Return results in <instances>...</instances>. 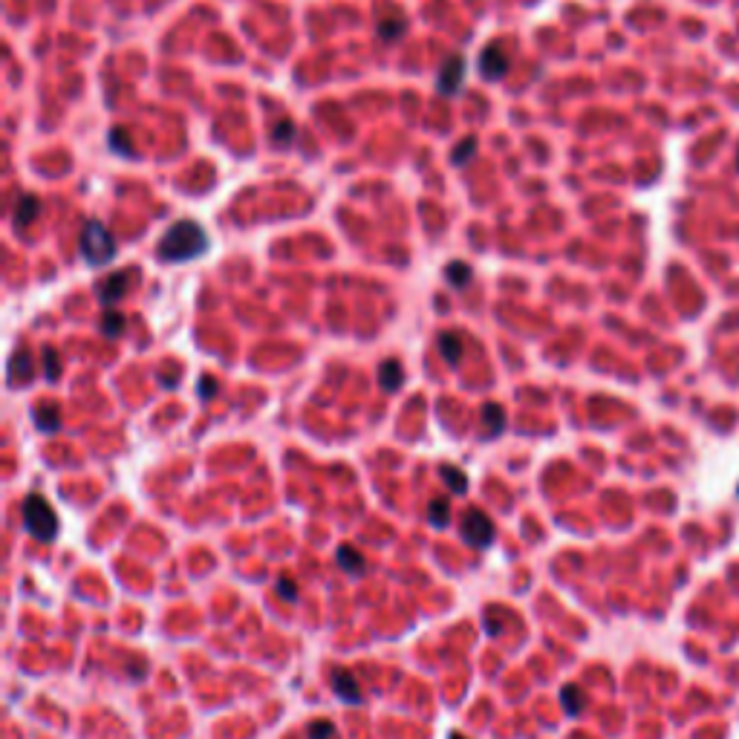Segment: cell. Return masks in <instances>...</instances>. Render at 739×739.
<instances>
[{
	"label": "cell",
	"instance_id": "obj_1",
	"mask_svg": "<svg viewBox=\"0 0 739 739\" xmlns=\"http://www.w3.org/2000/svg\"><path fill=\"white\" fill-rule=\"evenodd\" d=\"M205 249H208L205 228L194 220H179L162 234L156 254L165 263H183V260H196L200 254H205Z\"/></svg>",
	"mask_w": 739,
	"mask_h": 739
},
{
	"label": "cell",
	"instance_id": "obj_2",
	"mask_svg": "<svg viewBox=\"0 0 739 739\" xmlns=\"http://www.w3.org/2000/svg\"><path fill=\"white\" fill-rule=\"evenodd\" d=\"M21 517H24L26 532L35 540H41V543H53V540L58 537V514L41 494H29L24 500Z\"/></svg>",
	"mask_w": 739,
	"mask_h": 739
},
{
	"label": "cell",
	"instance_id": "obj_3",
	"mask_svg": "<svg viewBox=\"0 0 739 739\" xmlns=\"http://www.w3.org/2000/svg\"><path fill=\"white\" fill-rule=\"evenodd\" d=\"M81 257H84L90 266H107V263L116 257V240L107 232V225L87 220L84 228H81Z\"/></svg>",
	"mask_w": 739,
	"mask_h": 739
},
{
	"label": "cell",
	"instance_id": "obj_4",
	"mask_svg": "<svg viewBox=\"0 0 739 739\" xmlns=\"http://www.w3.org/2000/svg\"><path fill=\"white\" fill-rule=\"evenodd\" d=\"M494 520L480 508H468L462 514V540L471 549H488L494 543Z\"/></svg>",
	"mask_w": 739,
	"mask_h": 739
},
{
	"label": "cell",
	"instance_id": "obj_5",
	"mask_svg": "<svg viewBox=\"0 0 739 739\" xmlns=\"http://www.w3.org/2000/svg\"><path fill=\"white\" fill-rule=\"evenodd\" d=\"M139 277V269H119V272H113V274H107L102 283H98V289H95V298H98V303L102 306H116L124 294H127V289H130V283H133Z\"/></svg>",
	"mask_w": 739,
	"mask_h": 739
},
{
	"label": "cell",
	"instance_id": "obj_6",
	"mask_svg": "<svg viewBox=\"0 0 739 739\" xmlns=\"http://www.w3.org/2000/svg\"><path fill=\"white\" fill-rule=\"evenodd\" d=\"M462 81H465V58L462 55H448L445 64L439 67V75H436V90L442 95H456L462 90Z\"/></svg>",
	"mask_w": 739,
	"mask_h": 739
},
{
	"label": "cell",
	"instance_id": "obj_7",
	"mask_svg": "<svg viewBox=\"0 0 739 739\" xmlns=\"http://www.w3.org/2000/svg\"><path fill=\"white\" fill-rule=\"evenodd\" d=\"M477 70H480V75H483L485 81H500V78L508 73V55H505L503 44H488V46L483 49Z\"/></svg>",
	"mask_w": 739,
	"mask_h": 739
},
{
	"label": "cell",
	"instance_id": "obj_8",
	"mask_svg": "<svg viewBox=\"0 0 739 739\" xmlns=\"http://www.w3.org/2000/svg\"><path fill=\"white\" fill-rule=\"evenodd\" d=\"M330 684H333V693L347 702V704H361V684L355 679L353 670H344V667H335L330 673Z\"/></svg>",
	"mask_w": 739,
	"mask_h": 739
},
{
	"label": "cell",
	"instance_id": "obj_9",
	"mask_svg": "<svg viewBox=\"0 0 739 739\" xmlns=\"http://www.w3.org/2000/svg\"><path fill=\"white\" fill-rule=\"evenodd\" d=\"M335 561H338V566L344 569L350 574V578H361V574H364V569H367V563H364V554H358V549H353V546H338V552H335Z\"/></svg>",
	"mask_w": 739,
	"mask_h": 739
},
{
	"label": "cell",
	"instance_id": "obj_10",
	"mask_svg": "<svg viewBox=\"0 0 739 739\" xmlns=\"http://www.w3.org/2000/svg\"><path fill=\"white\" fill-rule=\"evenodd\" d=\"M41 214V203H38V196H32V194H24L18 196V203H15V211H12V220L15 225H32L38 220Z\"/></svg>",
	"mask_w": 739,
	"mask_h": 739
},
{
	"label": "cell",
	"instance_id": "obj_11",
	"mask_svg": "<svg viewBox=\"0 0 739 739\" xmlns=\"http://www.w3.org/2000/svg\"><path fill=\"white\" fill-rule=\"evenodd\" d=\"M379 384H382V390H387V393H396V390H402V384H404V367L399 364V361H384V364L379 367Z\"/></svg>",
	"mask_w": 739,
	"mask_h": 739
},
{
	"label": "cell",
	"instance_id": "obj_12",
	"mask_svg": "<svg viewBox=\"0 0 739 739\" xmlns=\"http://www.w3.org/2000/svg\"><path fill=\"white\" fill-rule=\"evenodd\" d=\"M32 419H35L38 431H44V433H55L61 428V410L55 404H38L32 410Z\"/></svg>",
	"mask_w": 739,
	"mask_h": 739
},
{
	"label": "cell",
	"instance_id": "obj_13",
	"mask_svg": "<svg viewBox=\"0 0 739 739\" xmlns=\"http://www.w3.org/2000/svg\"><path fill=\"white\" fill-rule=\"evenodd\" d=\"M505 431V413L500 404H485L483 407V433L488 439H497Z\"/></svg>",
	"mask_w": 739,
	"mask_h": 739
},
{
	"label": "cell",
	"instance_id": "obj_14",
	"mask_svg": "<svg viewBox=\"0 0 739 739\" xmlns=\"http://www.w3.org/2000/svg\"><path fill=\"white\" fill-rule=\"evenodd\" d=\"M561 704H563V711H566L569 716H578V713H583V708H586V693L581 691L578 684H566L563 691H561Z\"/></svg>",
	"mask_w": 739,
	"mask_h": 739
},
{
	"label": "cell",
	"instance_id": "obj_15",
	"mask_svg": "<svg viewBox=\"0 0 739 739\" xmlns=\"http://www.w3.org/2000/svg\"><path fill=\"white\" fill-rule=\"evenodd\" d=\"M428 520L433 529H448L451 523V500L448 497H433L428 503Z\"/></svg>",
	"mask_w": 739,
	"mask_h": 739
},
{
	"label": "cell",
	"instance_id": "obj_16",
	"mask_svg": "<svg viewBox=\"0 0 739 739\" xmlns=\"http://www.w3.org/2000/svg\"><path fill=\"white\" fill-rule=\"evenodd\" d=\"M294 139H298V127H294V122L292 119H281V122H274V127H272V144L274 147H292L294 144Z\"/></svg>",
	"mask_w": 739,
	"mask_h": 739
},
{
	"label": "cell",
	"instance_id": "obj_17",
	"mask_svg": "<svg viewBox=\"0 0 739 739\" xmlns=\"http://www.w3.org/2000/svg\"><path fill=\"white\" fill-rule=\"evenodd\" d=\"M471 277H474V272H471L468 263H462V260H451L448 266H445V281L453 289H465L471 283Z\"/></svg>",
	"mask_w": 739,
	"mask_h": 739
},
{
	"label": "cell",
	"instance_id": "obj_18",
	"mask_svg": "<svg viewBox=\"0 0 739 739\" xmlns=\"http://www.w3.org/2000/svg\"><path fill=\"white\" fill-rule=\"evenodd\" d=\"M32 358H29V353L26 350H15V355H12V367H9V379L12 382H29L32 379Z\"/></svg>",
	"mask_w": 739,
	"mask_h": 739
},
{
	"label": "cell",
	"instance_id": "obj_19",
	"mask_svg": "<svg viewBox=\"0 0 739 739\" xmlns=\"http://www.w3.org/2000/svg\"><path fill=\"white\" fill-rule=\"evenodd\" d=\"M439 477L445 480V485L451 488V494H465V491H468V477L456 465H442L439 468Z\"/></svg>",
	"mask_w": 739,
	"mask_h": 739
},
{
	"label": "cell",
	"instance_id": "obj_20",
	"mask_svg": "<svg viewBox=\"0 0 739 739\" xmlns=\"http://www.w3.org/2000/svg\"><path fill=\"white\" fill-rule=\"evenodd\" d=\"M439 353H442V358H445L448 364L453 367L456 361H459V355H462V338L453 335V333L439 335Z\"/></svg>",
	"mask_w": 739,
	"mask_h": 739
},
{
	"label": "cell",
	"instance_id": "obj_21",
	"mask_svg": "<svg viewBox=\"0 0 739 739\" xmlns=\"http://www.w3.org/2000/svg\"><path fill=\"white\" fill-rule=\"evenodd\" d=\"M124 330H127V318L116 309H107L102 318V333L107 338H116V335H124Z\"/></svg>",
	"mask_w": 739,
	"mask_h": 739
},
{
	"label": "cell",
	"instance_id": "obj_22",
	"mask_svg": "<svg viewBox=\"0 0 739 739\" xmlns=\"http://www.w3.org/2000/svg\"><path fill=\"white\" fill-rule=\"evenodd\" d=\"M404 32H407V21H404V18H399V15H396V18H387V21H382V24H379V38H382L384 44H390V41H399V38L404 35Z\"/></svg>",
	"mask_w": 739,
	"mask_h": 739
},
{
	"label": "cell",
	"instance_id": "obj_23",
	"mask_svg": "<svg viewBox=\"0 0 739 739\" xmlns=\"http://www.w3.org/2000/svg\"><path fill=\"white\" fill-rule=\"evenodd\" d=\"M41 364H44V375L46 382H58L61 379V358L55 347H44L41 350Z\"/></svg>",
	"mask_w": 739,
	"mask_h": 739
},
{
	"label": "cell",
	"instance_id": "obj_24",
	"mask_svg": "<svg viewBox=\"0 0 739 739\" xmlns=\"http://www.w3.org/2000/svg\"><path fill=\"white\" fill-rule=\"evenodd\" d=\"M107 144L116 151L119 156H130V151H133V144H130V136H127V130L122 127H113L110 133H107Z\"/></svg>",
	"mask_w": 739,
	"mask_h": 739
},
{
	"label": "cell",
	"instance_id": "obj_25",
	"mask_svg": "<svg viewBox=\"0 0 739 739\" xmlns=\"http://www.w3.org/2000/svg\"><path fill=\"white\" fill-rule=\"evenodd\" d=\"M474 151H477V139H474V136H468L465 142H459V144L453 147V156H451V162H453V165H468V162L474 159Z\"/></svg>",
	"mask_w": 739,
	"mask_h": 739
},
{
	"label": "cell",
	"instance_id": "obj_26",
	"mask_svg": "<svg viewBox=\"0 0 739 739\" xmlns=\"http://www.w3.org/2000/svg\"><path fill=\"white\" fill-rule=\"evenodd\" d=\"M333 736H335V722L330 719H318L306 728V739H333Z\"/></svg>",
	"mask_w": 739,
	"mask_h": 739
},
{
	"label": "cell",
	"instance_id": "obj_27",
	"mask_svg": "<svg viewBox=\"0 0 739 739\" xmlns=\"http://www.w3.org/2000/svg\"><path fill=\"white\" fill-rule=\"evenodd\" d=\"M277 595H281L283 601H289V604H292L294 598H298V586H294L289 578H283V581H277Z\"/></svg>",
	"mask_w": 739,
	"mask_h": 739
},
{
	"label": "cell",
	"instance_id": "obj_28",
	"mask_svg": "<svg viewBox=\"0 0 739 739\" xmlns=\"http://www.w3.org/2000/svg\"><path fill=\"white\" fill-rule=\"evenodd\" d=\"M196 393H200V399L217 396V382H214V379H208V375H203L200 384H196Z\"/></svg>",
	"mask_w": 739,
	"mask_h": 739
},
{
	"label": "cell",
	"instance_id": "obj_29",
	"mask_svg": "<svg viewBox=\"0 0 739 739\" xmlns=\"http://www.w3.org/2000/svg\"><path fill=\"white\" fill-rule=\"evenodd\" d=\"M448 739H465V736H462V733H451Z\"/></svg>",
	"mask_w": 739,
	"mask_h": 739
}]
</instances>
